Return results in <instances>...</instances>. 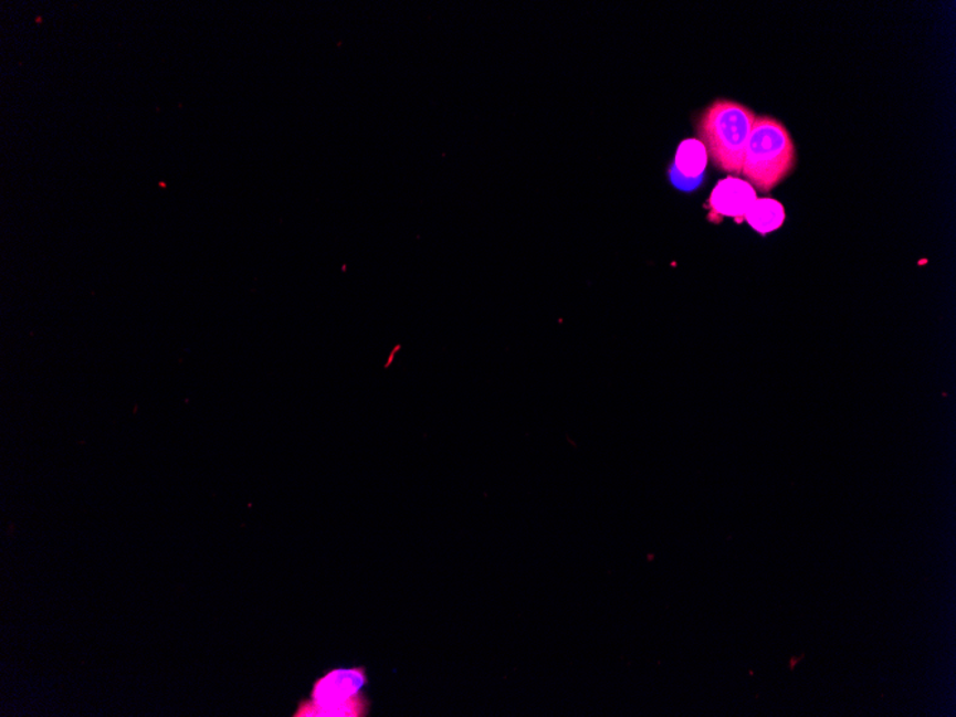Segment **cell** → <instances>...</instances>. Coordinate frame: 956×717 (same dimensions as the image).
<instances>
[{"label": "cell", "instance_id": "cell-1", "mask_svg": "<svg viewBox=\"0 0 956 717\" xmlns=\"http://www.w3.org/2000/svg\"><path fill=\"white\" fill-rule=\"evenodd\" d=\"M758 116L739 102L719 98L698 115V140L716 168L740 176L747 140Z\"/></svg>", "mask_w": 956, "mask_h": 717}, {"label": "cell", "instance_id": "cell-5", "mask_svg": "<svg viewBox=\"0 0 956 717\" xmlns=\"http://www.w3.org/2000/svg\"><path fill=\"white\" fill-rule=\"evenodd\" d=\"M707 161L708 155L701 140L696 138L682 140L671 171L672 182L677 188L692 191L701 183Z\"/></svg>", "mask_w": 956, "mask_h": 717}, {"label": "cell", "instance_id": "cell-7", "mask_svg": "<svg viewBox=\"0 0 956 717\" xmlns=\"http://www.w3.org/2000/svg\"><path fill=\"white\" fill-rule=\"evenodd\" d=\"M803 657H805V655H800V656H795V657L790 658V661H789V667H790V668H795V666L798 665V663H799L800 661H802Z\"/></svg>", "mask_w": 956, "mask_h": 717}, {"label": "cell", "instance_id": "cell-6", "mask_svg": "<svg viewBox=\"0 0 956 717\" xmlns=\"http://www.w3.org/2000/svg\"><path fill=\"white\" fill-rule=\"evenodd\" d=\"M785 218L782 203L771 200V198L756 200L745 214L747 224L761 235L779 230L784 225Z\"/></svg>", "mask_w": 956, "mask_h": 717}, {"label": "cell", "instance_id": "cell-3", "mask_svg": "<svg viewBox=\"0 0 956 717\" xmlns=\"http://www.w3.org/2000/svg\"><path fill=\"white\" fill-rule=\"evenodd\" d=\"M366 685V673L358 671H337L325 676L315 685V709L304 716H363V697H358Z\"/></svg>", "mask_w": 956, "mask_h": 717}, {"label": "cell", "instance_id": "cell-2", "mask_svg": "<svg viewBox=\"0 0 956 717\" xmlns=\"http://www.w3.org/2000/svg\"><path fill=\"white\" fill-rule=\"evenodd\" d=\"M796 148L792 137L779 119L758 116L747 140L742 176L752 187L769 192L792 172Z\"/></svg>", "mask_w": 956, "mask_h": 717}, {"label": "cell", "instance_id": "cell-4", "mask_svg": "<svg viewBox=\"0 0 956 717\" xmlns=\"http://www.w3.org/2000/svg\"><path fill=\"white\" fill-rule=\"evenodd\" d=\"M756 200V189L749 182L729 177L722 179L713 188L708 207L719 218L731 217L740 222L745 220L746 212Z\"/></svg>", "mask_w": 956, "mask_h": 717}]
</instances>
